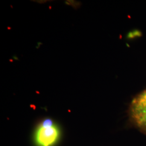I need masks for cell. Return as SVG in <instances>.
Listing matches in <instances>:
<instances>
[{
	"mask_svg": "<svg viewBox=\"0 0 146 146\" xmlns=\"http://www.w3.org/2000/svg\"><path fill=\"white\" fill-rule=\"evenodd\" d=\"M59 130L50 119L44 120L39 125L35 134V141L38 146H51L58 140Z\"/></svg>",
	"mask_w": 146,
	"mask_h": 146,
	"instance_id": "obj_1",
	"label": "cell"
},
{
	"mask_svg": "<svg viewBox=\"0 0 146 146\" xmlns=\"http://www.w3.org/2000/svg\"><path fill=\"white\" fill-rule=\"evenodd\" d=\"M129 114L136 125L146 129V89L137 95L131 102Z\"/></svg>",
	"mask_w": 146,
	"mask_h": 146,
	"instance_id": "obj_2",
	"label": "cell"
}]
</instances>
